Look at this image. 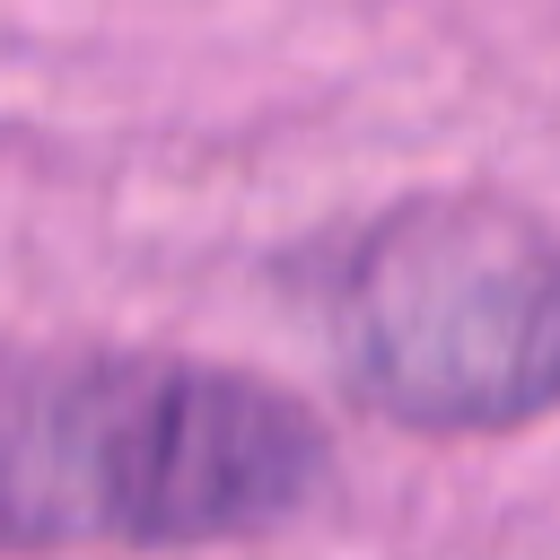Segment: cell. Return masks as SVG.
<instances>
[{"label": "cell", "mask_w": 560, "mask_h": 560, "mask_svg": "<svg viewBox=\"0 0 560 560\" xmlns=\"http://www.w3.org/2000/svg\"><path fill=\"white\" fill-rule=\"evenodd\" d=\"M332 490V429L184 350H0V551L280 534Z\"/></svg>", "instance_id": "cell-1"}, {"label": "cell", "mask_w": 560, "mask_h": 560, "mask_svg": "<svg viewBox=\"0 0 560 560\" xmlns=\"http://www.w3.org/2000/svg\"><path fill=\"white\" fill-rule=\"evenodd\" d=\"M306 315L341 394L402 429L560 411V228L490 192H411L315 254Z\"/></svg>", "instance_id": "cell-2"}]
</instances>
